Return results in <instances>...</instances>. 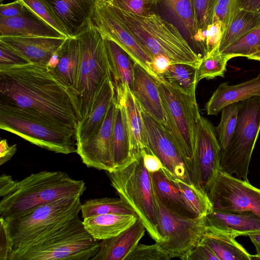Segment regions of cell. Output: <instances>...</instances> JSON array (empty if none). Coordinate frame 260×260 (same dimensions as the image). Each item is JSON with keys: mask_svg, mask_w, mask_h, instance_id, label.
I'll use <instances>...</instances> for the list:
<instances>
[{"mask_svg": "<svg viewBox=\"0 0 260 260\" xmlns=\"http://www.w3.org/2000/svg\"><path fill=\"white\" fill-rule=\"evenodd\" d=\"M240 9L260 13V0H240Z\"/></svg>", "mask_w": 260, "mask_h": 260, "instance_id": "54", "label": "cell"}, {"mask_svg": "<svg viewBox=\"0 0 260 260\" xmlns=\"http://www.w3.org/2000/svg\"><path fill=\"white\" fill-rule=\"evenodd\" d=\"M115 97V86L110 76L105 81L90 115L77 123L75 131L76 145L86 142L98 132Z\"/></svg>", "mask_w": 260, "mask_h": 260, "instance_id": "23", "label": "cell"}, {"mask_svg": "<svg viewBox=\"0 0 260 260\" xmlns=\"http://www.w3.org/2000/svg\"><path fill=\"white\" fill-rule=\"evenodd\" d=\"M177 0H159L163 5L169 11Z\"/></svg>", "mask_w": 260, "mask_h": 260, "instance_id": "55", "label": "cell"}, {"mask_svg": "<svg viewBox=\"0 0 260 260\" xmlns=\"http://www.w3.org/2000/svg\"><path fill=\"white\" fill-rule=\"evenodd\" d=\"M172 63L167 56L163 55H156L152 58L151 69L156 76L159 77L165 73Z\"/></svg>", "mask_w": 260, "mask_h": 260, "instance_id": "50", "label": "cell"}, {"mask_svg": "<svg viewBox=\"0 0 260 260\" xmlns=\"http://www.w3.org/2000/svg\"><path fill=\"white\" fill-rule=\"evenodd\" d=\"M111 147L114 171L123 167L134 158L124 111L122 106L117 100L112 133Z\"/></svg>", "mask_w": 260, "mask_h": 260, "instance_id": "30", "label": "cell"}, {"mask_svg": "<svg viewBox=\"0 0 260 260\" xmlns=\"http://www.w3.org/2000/svg\"><path fill=\"white\" fill-rule=\"evenodd\" d=\"M238 234L206 225V232L200 243L207 246L219 260H252V255L236 240Z\"/></svg>", "mask_w": 260, "mask_h": 260, "instance_id": "28", "label": "cell"}, {"mask_svg": "<svg viewBox=\"0 0 260 260\" xmlns=\"http://www.w3.org/2000/svg\"><path fill=\"white\" fill-rule=\"evenodd\" d=\"M85 183L64 172L43 171L20 181L16 189L0 201V217H14L58 199L81 197Z\"/></svg>", "mask_w": 260, "mask_h": 260, "instance_id": "4", "label": "cell"}, {"mask_svg": "<svg viewBox=\"0 0 260 260\" xmlns=\"http://www.w3.org/2000/svg\"><path fill=\"white\" fill-rule=\"evenodd\" d=\"M213 210L249 211L260 217V189L221 170L208 192Z\"/></svg>", "mask_w": 260, "mask_h": 260, "instance_id": "13", "label": "cell"}, {"mask_svg": "<svg viewBox=\"0 0 260 260\" xmlns=\"http://www.w3.org/2000/svg\"><path fill=\"white\" fill-rule=\"evenodd\" d=\"M56 53V64L47 70L69 94L75 85L79 71L81 56L79 38H67Z\"/></svg>", "mask_w": 260, "mask_h": 260, "instance_id": "21", "label": "cell"}, {"mask_svg": "<svg viewBox=\"0 0 260 260\" xmlns=\"http://www.w3.org/2000/svg\"><path fill=\"white\" fill-rule=\"evenodd\" d=\"M239 103L235 130L229 145L222 150L220 170L249 181V166L260 132V95Z\"/></svg>", "mask_w": 260, "mask_h": 260, "instance_id": "8", "label": "cell"}, {"mask_svg": "<svg viewBox=\"0 0 260 260\" xmlns=\"http://www.w3.org/2000/svg\"><path fill=\"white\" fill-rule=\"evenodd\" d=\"M161 248L172 258H181L197 246L206 232L205 217H182L167 209L157 199Z\"/></svg>", "mask_w": 260, "mask_h": 260, "instance_id": "11", "label": "cell"}, {"mask_svg": "<svg viewBox=\"0 0 260 260\" xmlns=\"http://www.w3.org/2000/svg\"><path fill=\"white\" fill-rule=\"evenodd\" d=\"M260 50V26L251 30L221 52L229 56L246 57Z\"/></svg>", "mask_w": 260, "mask_h": 260, "instance_id": "40", "label": "cell"}, {"mask_svg": "<svg viewBox=\"0 0 260 260\" xmlns=\"http://www.w3.org/2000/svg\"><path fill=\"white\" fill-rule=\"evenodd\" d=\"M187 205L197 217H205L213 210L208 194L194 184L173 179Z\"/></svg>", "mask_w": 260, "mask_h": 260, "instance_id": "35", "label": "cell"}, {"mask_svg": "<svg viewBox=\"0 0 260 260\" xmlns=\"http://www.w3.org/2000/svg\"><path fill=\"white\" fill-rule=\"evenodd\" d=\"M103 37L114 86L118 84H126L131 89L134 80L135 62L116 43L106 37Z\"/></svg>", "mask_w": 260, "mask_h": 260, "instance_id": "31", "label": "cell"}, {"mask_svg": "<svg viewBox=\"0 0 260 260\" xmlns=\"http://www.w3.org/2000/svg\"><path fill=\"white\" fill-rule=\"evenodd\" d=\"M257 95H260V73L255 77L238 84L229 85L228 83H222L206 104L207 114L216 115L229 104Z\"/></svg>", "mask_w": 260, "mask_h": 260, "instance_id": "24", "label": "cell"}, {"mask_svg": "<svg viewBox=\"0 0 260 260\" xmlns=\"http://www.w3.org/2000/svg\"><path fill=\"white\" fill-rule=\"evenodd\" d=\"M106 173L119 197L135 211L150 237L155 242H160L158 205L151 173L144 165L142 154L135 156L123 167Z\"/></svg>", "mask_w": 260, "mask_h": 260, "instance_id": "6", "label": "cell"}, {"mask_svg": "<svg viewBox=\"0 0 260 260\" xmlns=\"http://www.w3.org/2000/svg\"><path fill=\"white\" fill-rule=\"evenodd\" d=\"M80 198L58 199L19 216L4 218L13 241V249L57 225L78 216L82 205Z\"/></svg>", "mask_w": 260, "mask_h": 260, "instance_id": "10", "label": "cell"}, {"mask_svg": "<svg viewBox=\"0 0 260 260\" xmlns=\"http://www.w3.org/2000/svg\"><path fill=\"white\" fill-rule=\"evenodd\" d=\"M247 58L249 59L257 60L260 61V50L250 55Z\"/></svg>", "mask_w": 260, "mask_h": 260, "instance_id": "56", "label": "cell"}, {"mask_svg": "<svg viewBox=\"0 0 260 260\" xmlns=\"http://www.w3.org/2000/svg\"><path fill=\"white\" fill-rule=\"evenodd\" d=\"M64 37L29 11L15 17L0 18V37Z\"/></svg>", "mask_w": 260, "mask_h": 260, "instance_id": "26", "label": "cell"}, {"mask_svg": "<svg viewBox=\"0 0 260 260\" xmlns=\"http://www.w3.org/2000/svg\"><path fill=\"white\" fill-rule=\"evenodd\" d=\"M239 105V102L233 103L221 110V120L215 129L222 150L229 145L234 134L238 121Z\"/></svg>", "mask_w": 260, "mask_h": 260, "instance_id": "37", "label": "cell"}, {"mask_svg": "<svg viewBox=\"0 0 260 260\" xmlns=\"http://www.w3.org/2000/svg\"><path fill=\"white\" fill-rule=\"evenodd\" d=\"M104 1L105 2H109L110 0H104Z\"/></svg>", "mask_w": 260, "mask_h": 260, "instance_id": "58", "label": "cell"}, {"mask_svg": "<svg viewBox=\"0 0 260 260\" xmlns=\"http://www.w3.org/2000/svg\"><path fill=\"white\" fill-rule=\"evenodd\" d=\"M0 260H10L13 250V243L4 218L0 217Z\"/></svg>", "mask_w": 260, "mask_h": 260, "instance_id": "46", "label": "cell"}, {"mask_svg": "<svg viewBox=\"0 0 260 260\" xmlns=\"http://www.w3.org/2000/svg\"><path fill=\"white\" fill-rule=\"evenodd\" d=\"M148 147L161 161L163 170L172 179L192 182L189 162L183 155L170 134L142 109Z\"/></svg>", "mask_w": 260, "mask_h": 260, "instance_id": "15", "label": "cell"}, {"mask_svg": "<svg viewBox=\"0 0 260 260\" xmlns=\"http://www.w3.org/2000/svg\"><path fill=\"white\" fill-rule=\"evenodd\" d=\"M81 212L83 219L92 216L107 214L137 216L133 209L120 198H102L87 200L82 204Z\"/></svg>", "mask_w": 260, "mask_h": 260, "instance_id": "34", "label": "cell"}, {"mask_svg": "<svg viewBox=\"0 0 260 260\" xmlns=\"http://www.w3.org/2000/svg\"><path fill=\"white\" fill-rule=\"evenodd\" d=\"M67 38L4 37H0V41L18 52L31 64L46 69L51 57Z\"/></svg>", "mask_w": 260, "mask_h": 260, "instance_id": "20", "label": "cell"}, {"mask_svg": "<svg viewBox=\"0 0 260 260\" xmlns=\"http://www.w3.org/2000/svg\"><path fill=\"white\" fill-rule=\"evenodd\" d=\"M28 11L19 0L13 2L0 5V18H10L23 15Z\"/></svg>", "mask_w": 260, "mask_h": 260, "instance_id": "48", "label": "cell"}, {"mask_svg": "<svg viewBox=\"0 0 260 260\" xmlns=\"http://www.w3.org/2000/svg\"><path fill=\"white\" fill-rule=\"evenodd\" d=\"M18 181L11 175L3 174L0 176V197L4 198L12 193L17 188Z\"/></svg>", "mask_w": 260, "mask_h": 260, "instance_id": "51", "label": "cell"}, {"mask_svg": "<svg viewBox=\"0 0 260 260\" xmlns=\"http://www.w3.org/2000/svg\"><path fill=\"white\" fill-rule=\"evenodd\" d=\"M101 241L88 232L78 216L14 248L10 260H92Z\"/></svg>", "mask_w": 260, "mask_h": 260, "instance_id": "2", "label": "cell"}, {"mask_svg": "<svg viewBox=\"0 0 260 260\" xmlns=\"http://www.w3.org/2000/svg\"><path fill=\"white\" fill-rule=\"evenodd\" d=\"M151 176L156 198L167 209L182 217H197L187 205L173 179L162 169L151 173Z\"/></svg>", "mask_w": 260, "mask_h": 260, "instance_id": "27", "label": "cell"}, {"mask_svg": "<svg viewBox=\"0 0 260 260\" xmlns=\"http://www.w3.org/2000/svg\"><path fill=\"white\" fill-rule=\"evenodd\" d=\"M0 104L76 128L77 118L67 90L46 68L29 63L1 69Z\"/></svg>", "mask_w": 260, "mask_h": 260, "instance_id": "1", "label": "cell"}, {"mask_svg": "<svg viewBox=\"0 0 260 260\" xmlns=\"http://www.w3.org/2000/svg\"><path fill=\"white\" fill-rule=\"evenodd\" d=\"M146 228L139 218L129 228L111 238L102 240L92 260H125L144 236Z\"/></svg>", "mask_w": 260, "mask_h": 260, "instance_id": "22", "label": "cell"}, {"mask_svg": "<svg viewBox=\"0 0 260 260\" xmlns=\"http://www.w3.org/2000/svg\"><path fill=\"white\" fill-rule=\"evenodd\" d=\"M180 259L182 260H219L211 249L200 243Z\"/></svg>", "mask_w": 260, "mask_h": 260, "instance_id": "47", "label": "cell"}, {"mask_svg": "<svg viewBox=\"0 0 260 260\" xmlns=\"http://www.w3.org/2000/svg\"><path fill=\"white\" fill-rule=\"evenodd\" d=\"M0 128L55 153L76 152V129L57 124L21 109L0 104Z\"/></svg>", "mask_w": 260, "mask_h": 260, "instance_id": "7", "label": "cell"}, {"mask_svg": "<svg viewBox=\"0 0 260 260\" xmlns=\"http://www.w3.org/2000/svg\"><path fill=\"white\" fill-rule=\"evenodd\" d=\"M17 151V145L9 146L6 139L0 142V166H2L13 156Z\"/></svg>", "mask_w": 260, "mask_h": 260, "instance_id": "52", "label": "cell"}, {"mask_svg": "<svg viewBox=\"0 0 260 260\" xmlns=\"http://www.w3.org/2000/svg\"><path fill=\"white\" fill-rule=\"evenodd\" d=\"M205 218L207 226L236 233L240 236L260 229V217L249 211L213 210Z\"/></svg>", "mask_w": 260, "mask_h": 260, "instance_id": "25", "label": "cell"}, {"mask_svg": "<svg viewBox=\"0 0 260 260\" xmlns=\"http://www.w3.org/2000/svg\"><path fill=\"white\" fill-rule=\"evenodd\" d=\"M215 0H192L198 30H203L212 23Z\"/></svg>", "mask_w": 260, "mask_h": 260, "instance_id": "44", "label": "cell"}, {"mask_svg": "<svg viewBox=\"0 0 260 260\" xmlns=\"http://www.w3.org/2000/svg\"><path fill=\"white\" fill-rule=\"evenodd\" d=\"M171 258L156 242L152 245L139 243L125 260H170Z\"/></svg>", "mask_w": 260, "mask_h": 260, "instance_id": "43", "label": "cell"}, {"mask_svg": "<svg viewBox=\"0 0 260 260\" xmlns=\"http://www.w3.org/2000/svg\"><path fill=\"white\" fill-rule=\"evenodd\" d=\"M254 244L256 254L252 255V260H260V229L250 232L245 235Z\"/></svg>", "mask_w": 260, "mask_h": 260, "instance_id": "53", "label": "cell"}, {"mask_svg": "<svg viewBox=\"0 0 260 260\" xmlns=\"http://www.w3.org/2000/svg\"><path fill=\"white\" fill-rule=\"evenodd\" d=\"M115 97L122 106L129 131L133 157L143 151L150 150L148 147L145 126L142 108L130 87L126 84L115 86Z\"/></svg>", "mask_w": 260, "mask_h": 260, "instance_id": "17", "label": "cell"}, {"mask_svg": "<svg viewBox=\"0 0 260 260\" xmlns=\"http://www.w3.org/2000/svg\"><path fill=\"white\" fill-rule=\"evenodd\" d=\"M92 21L103 37L116 43L154 78L158 77L151 69V56L104 0L98 1Z\"/></svg>", "mask_w": 260, "mask_h": 260, "instance_id": "14", "label": "cell"}, {"mask_svg": "<svg viewBox=\"0 0 260 260\" xmlns=\"http://www.w3.org/2000/svg\"><path fill=\"white\" fill-rule=\"evenodd\" d=\"M98 0H47L69 37H76L92 21Z\"/></svg>", "mask_w": 260, "mask_h": 260, "instance_id": "19", "label": "cell"}, {"mask_svg": "<svg viewBox=\"0 0 260 260\" xmlns=\"http://www.w3.org/2000/svg\"><path fill=\"white\" fill-rule=\"evenodd\" d=\"M231 58L221 53L219 47L201 59L197 68V81L204 78L212 79L216 77H224L228 61Z\"/></svg>", "mask_w": 260, "mask_h": 260, "instance_id": "36", "label": "cell"}, {"mask_svg": "<svg viewBox=\"0 0 260 260\" xmlns=\"http://www.w3.org/2000/svg\"><path fill=\"white\" fill-rule=\"evenodd\" d=\"M134 80L131 89L141 108L168 132L169 121L155 79L135 64Z\"/></svg>", "mask_w": 260, "mask_h": 260, "instance_id": "18", "label": "cell"}, {"mask_svg": "<svg viewBox=\"0 0 260 260\" xmlns=\"http://www.w3.org/2000/svg\"><path fill=\"white\" fill-rule=\"evenodd\" d=\"M0 69L30 63L14 49L0 41Z\"/></svg>", "mask_w": 260, "mask_h": 260, "instance_id": "45", "label": "cell"}, {"mask_svg": "<svg viewBox=\"0 0 260 260\" xmlns=\"http://www.w3.org/2000/svg\"><path fill=\"white\" fill-rule=\"evenodd\" d=\"M221 152L215 127L201 116L190 168L193 183L207 194L220 170Z\"/></svg>", "mask_w": 260, "mask_h": 260, "instance_id": "12", "label": "cell"}, {"mask_svg": "<svg viewBox=\"0 0 260 260\" xmlns=\"http://www.w3.org/2000/svg\"><path fill=\"white\" fill-rule=\"evenodd\" d=\"M27 10L66 38L69 36L47 0H19Z\"/></svg>", "mask_w": 260, "mask_h": 260, "instance_id": "38", "label": "cell"}, {"mask_svg": "<svg viewBox=\"0 0 260 260\" xmlns=\"http://www.w3.org/2000/svg\"><path fill=\"white\" fill-rule=\"evenodd\" d=\"M159 77L184 93H196L198 83L197 67L185 63H172L166 72Z\"/></svg>", "mask_w": 260, "mask_h": 260, "instance_id": "33", "label": "cell"}, {"mask_svg": "<svg viewBox=\"0 0 260 260\" xmlns=\"http://www.w3.org/2000/svg\"><path fill=\"white\" fill-rule=\"evenodd\" d=\"M155 80L167 115L168 132L190 165L201 116L196 93H184L169 84L161 77Z\"/></svg>", "mask_w": 260, "mask_h": 260, "instance_id": "9", "label": "cell"}, {"mask_svg": "<svg viewBox=\"0 0 260 260\" xmlns=\"http://www.w3.org/2000/svg\"><path fill=\"white\" fill-rule=\"evenodd\" d=\"M4 1V0H0V2H1V4H3V2Z\"/></svg>", "mask_w": 260, "mask_h": 260, "instance_id": "57", "label": "cell"}, {"mask_svg": "<svg viewBox=\"0 0 260 260\" xmlns=\"http://www.w3.org/2000/svg\"><path fill=\"white\" fill-rule=\"evenodd\" d=\"M138 217L128 214H107L95 215L83 220L85 228L96 240L115 237L133 224Z\"/></svg>", "mask_w": 260, "mask_h": 260, "instance_id": "29", "label": "cell"}, {"mask_svg": "<svg viewBox=\"0 0 260 260\" xmlns=\"http://www.w3.org/2000/svg\"><path fill=\"white\" fill-rule=\"evenodd\" d=\"M76 37L80 43V61L75 85L68 94L78 123L92 112L111 74L103 37L93 21Z\"/></svg>", "mask_w": 260, "mask_h": 260, "instance_id": "3", "label": "cell"}, {"mask_svg": "<svg viewBox=\"0 0 260 260\" xmlns=\"http://www.w3.org/2000/svg\"><path fill=\"white\" fill-rule=\"evenodd\" d=\"M141 154L144 165L150 173L157 172L163 169V165L160 159L150 150L143 151Z\"/></svg>", "mask_w": 260, "mask_h": 260, "instance_id": "49", "label": "cell"}, {"mask_svg": "<svg viewBox=\"0 0 260 260\" xmlns=\"http://www.w3.org/2000/svg\"><path fill=\"white\" fill-rule=\"evenodd\" d=\"M169 11L193 42L198 28L192 0H177Z\"/></svg>", "mask_w": 260, "mask_h": 260, "instance_id": "39", "label": "cell"}, {"mask_svg": "<svg viewBox=\"0 0 260 260\" xmlns=\"http://www.w3.org/2000/svg\"><path fill=\"white\" fill-rule=\"evenodd\" d=\"M116 107L115 97L98 132L86 142L76 145L77 153L88 168L103 170L106 172H111L115 170L111 139Z\"/></svg>", "mask_w": 260, "mask_h": 260, "instance_id": "16", "label": "cell"}, {"mask_svg": "<svg viewBox=\"0 0 260 260\" xmlns=\"http://www.w3.org/2000/svg\"><path fill=\"white\" fill-rule=\"evenodd\" d=\"M159 0H110V6L133 14L146 16L151 14L152 8Z\"/></svg>", "mask_w": 260, "mask_h": 260, "instance_id": "42", "label": "cell"}, {"mask_svg": "<svg viewBox=\"0 0 260 260\" xmlns=\"http://www.w3.org/2000/svg\"><path fill=\"white\" fill-rule=\"evenodd\" d=\"M259 26L260 13L240 9L223 32L219 46L220 51Z\"/></svg>", "mask_w": 260, "mask_h": 260, "instance_id": "32", "label": "cell"}, {"mask_svg": "<svg viewBox=\"0 0 260 260\" xmlns=\"http://www.w3.org/2000/svg\"><path fill=\"white\" fill-rule=\"evenodd\" d=\"M240 9V0H215L213 10L212 23L219 21L223 32Z\"/></svg>", "mask_w": 260, "mask_h": 260, "instance_id": "41", "label": "cell"}, {"mask_svg": "<svg viewBox=\"0 0 260 260\" xmlns=\"http://www.w3.org/2000/svg\"><path fill=\"white\" fill-rule=\"evenodd\" d=\"M110 6L152 58L163 55L173 63L198 67L201 58L174 24L154 13L142 16Z\"/></svg>", "mask_w": 260, "mask_h": 260, "instance_id": "5", "label": "cell"}]
</instances>
